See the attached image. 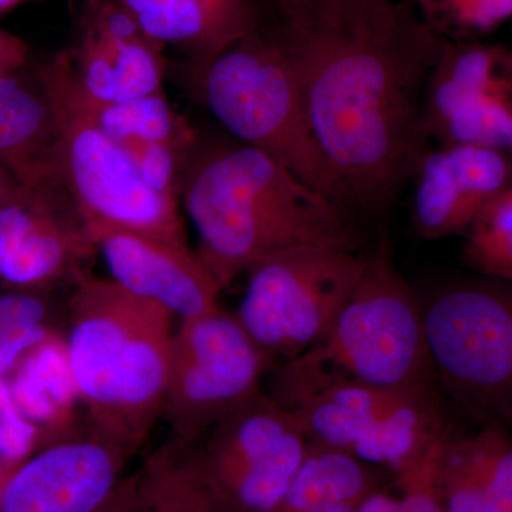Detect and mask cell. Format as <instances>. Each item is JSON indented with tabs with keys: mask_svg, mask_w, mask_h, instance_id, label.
Wrapping results in <instances>:
<instances>
[{
	"mask_svg": "<svg viewBox=\"0 0 512 512\" xmlns=\"http://www.w3.org/2000/svg\"><path fill=\"white\" fill-rule=\"evenodd\" d=\"M279 15L313 136L352 210H389L431 146L424 92L446 40L404 0H325Z\"/></svg>",
	"mask_w": 512,
	"mask_h": 512,
	"instance_id": "1",
	"label": "cell"
},
{
	"mask_svg": "<svg viewBox=\"0 0 512 512\" xmlns=\"http://www.w3.org/2000/svg\"><path fill=\"white\" fill-rule=\"evenodd\" d=\"M180 198L197 231L198 258L221 289L286 249L362 248L352 214L274 158L242 143H197Z\"/></svg>",
	"mask_w": 512,
	"mask_h": 512,
	"instance_id": "2",
	"label": "cell"
},
{
	"mask_svg": "<svg viewBox=\"0 0 512 512\" xmlns=\"http://www.w3.org/2000/svg\"><path fill=\"white\" fill-rule=\"evenodd\" d=\"M163 306L113 279L84 278L74 293L66 362L93 434L140 448L163 416L174 332Z\"/></svg>",
	"mask_w": 512,
	"mask_h": 512,
	"instance_id": "3",
	"label": "cell"
},
{
	"mask_svg": "<svg viewBox=\"0 0 512 512\" xmlns=\"http://www.w3.org/2000/svg\"><path fill=\"white\" fill-rule=\"evenodd\" d=\"M333 382L440 396L421 299L386 241L367 254L362 278L326 338L286 360L269 396L284 409Z\"/></svg>",
	"mask_w": 512,
	"mask_h": 512,
	"instance_id": "4",
	"label": "cell"
},
{
	"mask_svg": "<svg viewBox=\"0 0 512 512\" xmlns=\"http://www.w3.org/2000/svg\"><path fill=\"white\" fill-rule=\"evenodd\" d=\"M198 100L242 144L261 151L353 215L306 114L298 67L281 23H262L204 63L192 64Z\"/></svg>",
	"mask_w": 512,
	"mask_h": 512,
	"instance_id": "5",
	"label": "cell"
},
{
	"mask_svg": "<svg viewBox=\"0 0 512 512\" xmlns=\"http://www.w3.org/2000/svg\"><path fill=\"white\" fill-rule=\"evenodd\" d=\"M440 392L478 426L512 430V279H454L421 301Z\"/></svg>",
	"mask_w": 512,
	"mask_h": 512,
	"instance_id": "6",
	"label": "cell"
},
{
	"mask_svg": "<svg viewBox=\"0 0 512 512\" xmlns=\"http://www.w3.org/2000/svg\"><path fill=\"white\" fill-rule=\"evenodd\" d=\"M56 121V174L86 227L136 232L188 247L177 200L154 191L133 158L36 69Z\"/></svg>",
	"mask_w": 512,
	"mask_h": 512,
	"instance_id": "7",
	"label": "cell"
},
{
	"mask_svg": "<svg viewBox=\"0 0 512 512\" xmlns=\"http://www.w3.org/2000/svg\"><path fill=\"white\" fill-rule=\"evenodd\" d=\"M366 262L367 254L322 247L266 256L247 271L239 322L269 362L301 355L326 338Z\"/></svg>",
	"mask_w": 512,
	"mask_h": 512,
	"instance_id": "8",
	"label": "cell"
},
{
	"mask_svg": "<svg viewBox=\"0 0 512 512\" xmlns=\"http://www.w3.org/2000/svg\"><path fill=\"white\" fill-rule=\"evenodd\" d=\"M174 441L215 512L274 511L308 446L295 417L262 389L200 439Z\"/></svg>",
	"mask_w": 512,
	"mask_h": 512,
	"instance_id": "9",
	"label": "cell"
},
{
	"mask_svg": "<svg viewBox=\"0 0 512 512\" xmlns=\"http://www.w3.org/2000/svg\"><path fill=\"white\" fill-rule=\"evenodd\" d=\"M285 410L309 443L387 468L394 476L450 430L440 396L352 382L325 384Z\"/></svg>",
	"mask_w": 512,
	"mask_h": 512,
	"instance_id": "10",
	"label": "cell"
},
{
	"mask_svg": "<svg viewBox=\"0 0 512 512\" xmlns=\"http://www.w3.org/2000/svg\"><path fill=\"white\" fill-rule=\"evenodd\" d=\"M268 357L237 313L221 308L181 320L174 332L163 419L173 439L191 443L261 390Z\"/></svg>",
	"mask_w": 512,
	"mask_h": 512,
	"instance_id": "11",
	"label": "cell"
},
{
	"mask_svg": "<svg viewBox=\"0 0 512 512\" xmlns=\"http://www.w3.org/2000/svg\"><path fill=\"white\" fill-rule=\"evenodd\" d=\"M423 116L431 144L512 156V45L446 42L427 80Z\"/></svg>",
	"mask_w": 512,
	"mask_h": 512,
	"instance_id": "12",
	"label": "cell"
},
{
	"mask_svg": "<svg viewBox=\"0 0 512 512\" xmlns=\"http://www.w3.org/2000/svg\"><path fill=\"white\" fill-rule=\"evenodd\" d=\"M96 251L82 214L63 187H20L0 207V279L18 291L56 284Z\"/></svg>",
	"mask_w": 512,
	"mask_h": 512,
	"instance_id": "13",
	"label": "cell"
},
{
	"mask_svg": "<svg viewBox=\"0 0 512 512\" xmlns=\"http://www.w3.org/2000/svg\"><path fill=\"white\" fill-rule=\"evenodd\" d=\"M67 55L77 86L93 99L124 101L163 92V46L120 0H84Z\"/></svg>",
	"mask_w": 512,
	"mask_h": 512,
	"instance_id": "14",
	"label": "cell"
},
{
	"mask_svg": "<svg viewBox=\"0 0 512 512\" xmlns=\"http://www.w3.org/2000/svg\"><path fill=\"white\" fill-rule=\"evenodd\" d=\"M130 454L92 433L22 461L0 487V512H94L123 480Z\"/></svg>",
	"mask_w": 512,
	"mask_h": 512,
	"instance_id": "15",
	"label": "cell"
},
{
	"mask_svg": "<svg viewBox=\"0 0 512 512\" xmlns=\"http://www.w3.org/2000/svg\"><path fill=\"white\" fill-rule=\"evenodd\" d=\"M413 220L421 237L466 235L495 195L512 184V156L466 144H431L412 177Z\"/></svg>",
	"mask_w": 512,
	"mask_h": 512,
	"instance_id": "16",
	"label": "cell"
},
{
	"mask_svg": "<svg viewBox=\"0 0 512 512\" xmlns=\"http://www.w3.org/2000/svg\"><path fill=\"white\" fill-rule=\"evenodd\" d=\"M111 279L128 292L163 306L181 320L220 308L222 289L197 252L161 239L109 227H87Z\"/></svg>",
	"mask_w": 512,
	"mask_h": 512,
	"instance_id": "17",
	"label": "cell"
},
{
	"mask_svg": "<svg viewBox=\"0 0 512 512\" xmlns=\"http://www.w3.org/2000/svg\"><path fill=\"white\" fill-rule=\"evenodd\" d=\"M161 46L177 47L204 63L264 23L256 0H120Z\"/></svg>",
	"mask_w": 512,
	"mask_h": 512,
	"instance_id": "18",
	"label": "cell"
},
{
	"mask_svg": "<svg viewBox=\"0 0 512 512\" xmlns=\"http://www.w3.org/2000/svg\"><path fill=\"white\" fill-rule=\"evenodd\" d=\"M19 73L0 77V167L20 187H62L56 174L52 104L37 74L36 83L30 84Z\"/></svg>",
	"mask_w": 512,
	"mask_h": 512,
	"instance_id": "19",
	"label": "cell"
},
{
	"mask_svg": "<svg viewBox=\"0 0 512 512\" xmlns=\"http://www.w3.org/2000/svg\"><path fill=\"white\" fill-rule=\"evenodd\" d=\"M37 69L50 77L87 119L117 143L128 140L197 143L194 131L171 107L164 92L124 101L93 99L77 86L67 50Z\"/></svg>",
	"mask_w": 512,
	"mask_h": 512,
	"instance_id": "20",
	"label": "cell"
},
{
	"mask_svg": "<svg viewBox=\"0 0 512 512\" xmlns=\"http://www.w3.org/2000/svg\"><path fill=\"white\" fill-rule=\"evenodd\" d=\"M377 468L343 451L308 441L301 466L272 512H312L329 505H359L380 490Z\"/></svg>",
	"mask_w": 512,
	"mask_h": 512,
	"instance_id": "21",
	"label": "cell"
},
{
	"mask_svg": "<svg viewBox=\"0 0 512 512\" xmlns=\"http://www.w3.org/2000/svg\"><path fill=\"white\" fill-rule=\"evenodd\" d=\"M441 454L495 500L512 507L511 430L483 426L471 436L456 437L450 433Z\"/></svg>",
	"mask_w": 512,
	"mask_h": 512,
	"instance_id": "22",
	"label": "cell"
},
{
	"mask_svg": "<svg viewBox=\"0 0 512 512\" xmlns=\"http://www.w3.org/2000/svg\"><path fill=\"white\" fill-rule=\"evenodd\" d=\"M138 512H215L192 476L174 440L168 441L138 470Z\"/></svg>",
	"mask_w": 512,
	"mask_h": 512,
	"instance_id": "23",
	"label": "cell"
},
{
	"mask_svg": "<svg viewBox=\"0 0 512 512\" xmlns=\"http://www.w3.org/2000/svg\"><path fill=\"white\" fill-rule=\"evenodd\" d=\"M446 42H466L512 20V0H404Z\"/></svg>",
	"mask_w": 512,
	"mask_h": 512,
	"instance_id": "24",
	"label": "cell"
},
{
	"mask_svg": "<svg viewBox=\"0 0 512 512\" xmlns=\"http://www.w3.org/2000/svg\"><path fill=\"white\" fill-rule=\"evenodd\" d=\"M464 237V261L470 268L512 279V184L485 205Z\"/></svg>",
	"mask_w": 512,
	"mask_h": 512,
	"instance_id": "25",
	"label": "cell"
},
{
	"mask_svg": "<svg viewBox=\"0 0 512 512\" xmlns=\"http://www.w3.org/2000/svg\"><path fill=\"white\" fill-rule=\"evenodd\" d=\"M450 430L434 441L426 453L396 474L399 485V512H446L439 488L441 448Z\"/></svg>",
	"mask_w": 512,
	"mask_h": 512,
	"instance_id": "26",
	"label": "cell"
},
{
	"mask_svg": "<svg viewBox=\"0 0 512 512\" xmlns=\"http://www.w3.org/2000/svg\"><path fill=\"white\" fill-rule=\"evenodd\" d=\"M443 451V448H441ZM439 488L446 512H512L440 454Z\"/></svg>",
	"mask_w": 512,
	"mask_h": 512,
	"instance_id": "27",
	"label": "cell"
},
{
	"mask_svg": "<svg viewBox=\"0 0 512 512\" xmlns=\"http://www.w3.org/2000/svg\"><path fill=\"white\" fill-rule=\"evenodd\" d=\"M36 430L19 412L12 389L0 377V454L10 461L28 456L35 443Z\"/></svg>",
	"mask_w": 512,
	"mask_h": 512,
	"instance_id": "28",
	"label": "cell"
},
{
	"mask_svg": "<svg viewBox=\"0 0 512 512\" xmlns=\"http://www.w3.org/2000/svg\"><path fill=\"white\" fill-rule=\"evenodd\" d=\"M50 338L46 323L0 328V377L8 375L32 350Z\"/></svg>",
	"mask_w": 512,
	"mask_h": 512,
	"instance_id": "29",
	"label": "cell"
},
{
	"mask_svg": "<svg viewBox=\"0 0 512 512\" xmlns=\"http://www.w3.org/2000/svg\"><path fill=\"white\" fill-rule=\"evenodd\" d=\"M28 62V45L19 36L0 29V77L19 73Z\"/></svg>",
	"mask_w": 512,
	"mask_h": 512,
	"instance_id": "30",
	"label": "cell"
},
{
	"mask_svg": "<svg viewBox=\"0 0 512 512\" xmlns=\"http://www.w3.org/2000/svg\"><path fill=\"white\" fill-rule=\"evenodd\" d=\"M140 510V476L124 477L116 490L94 512H138Z\"/></svg>",
	"mask_w": 512,
	"mask_h": 512,
	"instance_id": "31",
	"label": "cell"
},
{
	"mask_svg": "<svg viewBox=\"0 0 512 512\" xmlns=\"http://www.w3.org/2000/svg\"><path fill=\"white\" fill-rule=\"evenodd\" d=\"M355 512H399V498L379 490L357 505Z\"/></svg>",
	"mask_w": 512,
	"mask_h": 512,
	"instance_id": "32",
	"label": "cell"
},
{
	"mask_svg": "<svg viewBox=\"0 0 512 512\" xmlns=\"http://www.w3.org/2000/svg\"><path fill=\"white\" fill-rule=\"evenodd\" d=\"M19 190L18 181L5 168L0 167V207L13 200L18 195Z\"/></svg>",
	"mask_w": 512,
	"mask_h": 512,
	"instance_id": "33",
	"label": "cell"
},
{
	"mask_svg": "<svg viewBox=\"0 0 512 512\" xmlns=\"http://www.w3.org/2000/svg\"><path fill=\"white\" fill-rule=\"evenodd\" d=\"M325 2V0H274L278 12H286V10L299 9L303 6L313 5V3Z\"/></svg>",
	"mask_w": 512,
	"mask_h": 512,
	"instance_id": "34",
	"label": "cell"
},
{
	"mask_svg": "<svg viewBox=\"0 0 512 512\" xmlns=\"http://www.w3.org/2000/svg\"><path fill=\"white\" fill-rule=\"evenodd\" d=\"M28 0H0V13L10 12V10L18 8Z\"/></svg>",
	"mask_w": 512,
	"mask_h": 512,
	"instance_id": "35",
	"label": "cell"
}]
</instances>
